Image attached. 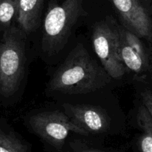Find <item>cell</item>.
Returning <instances> with one entry per match:
<instances>
[{"label":"cell","instance_id":"cell-1","mask_svg":"<svg viewBox=\"0 0 152 152\" xmlns=\"http://www.w3.org/2000/svg\"><path fill=\"white\" fill-rule=\"evenodd\" d=\"M111 77L82 43H78L52 75L48 83L51 92L85 94L102 89Z\"/></svg>","mask_w":152,"mask_h":152},{"label":"cell","instance_id":"cell-2","mask_svg":"<svg viewBox=\"0 0 152 152\" xmlns=\"http://www.w3.org/2000/svg\"><path fill=\"white\" fill-rule=\"evenodd\" d=\"M20 28L4 30L0 42V94L13 95L19 89L25 69V35Z\"/></svg>","mask_w":152,"mask_h":152},{"label":"cell","instance_id":"cell-3","mask_svg":"<svg viewBox=\"0 0 152 152\" xmlns=\"http://www.w3.org/2000/svg\"><path fill=\"white\" fill-rule=\"evenodd\" d=\"M84 0H65L51 5L45 17L42 49L48 55L60 52L68 42L78 19L86 14Z\"/></svg>","mask_w":152,"mask_h":152},{"label":"cell","instance_id":"cell-4","mask_svg":"<svg viewBox=\"0 0 152 152\" xmlns=\"http://www.w3.org/2000/svg\"><path fill=\"white\" fill-rule=\"evenodd\" d=\"M117 21L111 17L97 22L92 31V44L96 56L112 79H121L127 69L121 59Z\"/></svg>","mask_w":152,"mask_h":152},{"label":"cell","instance_id":"cell-5","mask_svg":"<svg viewBox=\"0 0 152 152\" xmlns=\"http://www.w3.org/2000/svg\"><path fill=\"white\" fill-rule=\"evenodd\" d=\"M116 27L120 56L127 71L139 80L152 79V48L123 25L117 22Z\"/></svg>","mask_w":152,"mask_h":152},{"label":"cell","instance_id":"cell-6","mask_svg":"<svg viewBox=\"0 0 152 152\" xmlns=\"http://www.w3.org/2000/svg\"><path fill=\"white\" fill-rule=\"evenodd\" d=\"M29 126L34 134L56 148L63 145L70 133L85 136L89 134L68 115L60 111L33 115L29 119Z\"/></svg>","mask_w":152,"mask_h":152},{"label":"cell","instance_id":"cell-7","mask_svg":"<svg viewBox=\"0 0 152 152\" xmlns=\"http://www.w3.org/2000/svg\"><path fill=\"white\" fill-rule=\"evenodd\" d=\"M122 25L142 39L152 42V19L140 0H111Z\"/></svg>","mask_w":152,"mask_h":152},{"label":"cell","instance_id":"cell-8","mask_svg":"<svg viewBox=\"0 0 152 152\" xmlns=\"http://www.w3.org/2000/svg\"><path fill=\"white\" fill-rule=\"evenodd\" d=\"M64 113L80 127L90 133L105 132L109 128L110 119L99 107L89 104H62Z\"/></svg>","mask_w":152,"mask_h":152},{"label":"cell","instance_id":"cell-9","mask_svg":"<svg viewBox=\"0 0 152 152\" xmlns=\"http://www.w3.org/2000/svg\"><path fill=\"white\" fill-rule=\"evenodd\" d=\"M44 0H19L17 20L19 28L25 34L37 28Z\"/></svg>","mask_w":152,"mask_h":152},{"label":"cell","instance_id":"cell-10","mask_svg":"<svg viewBox=\"0 0 152 152\" xmlns=\"http://www.w3.org/2000/svg\"><path fill=\"white\" fill-rule=\"evenodd\" d=\"M137 122L141 131L139 137L140 152H152V118L143 104L137 110Z\"/></svg>","mask_w":152,"mask_h":152},{"label":"cell","instance_id":"cell-11","mask_svg":"<svg viewBox=\"0 0 152 152\" xmlns=\"http://www.w3.org/2000/svg\"><path fill=\"white\" fill-rule=\"evenodd\" d=\"M19 0H0V27L7 29L17 18Z\"/></svg>","mask_w":152,"mask_h":152},{"label":"cell","instance_id":"cell-12","mask_svg":"<svg viewBox=\"0 0 152 152\" xmlns=\"http://www.w3.org/2000/svg\"><path fill=\"white\" fill-rule=\"evenodd\" d=\"M28 148L11 134L0 131V152H27Z\"/></svg>","mask_w":152,"mask_h":152},{"label":"cell","instance_id":"cell-13","mask_svg":"<svg viewBox=\"0 0 152 152\" xmlns=\"http://www.w3.org/2000/svg\"><path fill=\"white\" fill-rule=\"evenodd\" d=\"M141 101L152 118V90L144 89L140 94Z\"/></svg>","mask_w":152,"mask_h":152},{"label":"cell","instance_id":"cell-14","mask_svg":"<svg viewBox=\"0 0 152 152\" xmlns=\"http://www.w3.org/2000/svg\"><path fill=\"white\" fill-rule=\"evenodd\" d=\"M79 152H105V151H99V150H95V149H89V150H84Z\"/></svg>","mask_w":152,"mask_h":152},{"label":"cell","instance_id":"cell-15","mask_svg":"<svg viewBox=\"0 0 152 152\" xmlns=\"http://www.w3.org/2000/svg\"><path fill=\"white\" fill-rule=\"evenodd\" d=\"M144 2L145 3L146 5H148L149 7V8H151L152 10V1L151 0H143Z\"/></svg>","mask_w":152,"mask_h":152}]
</instances>
